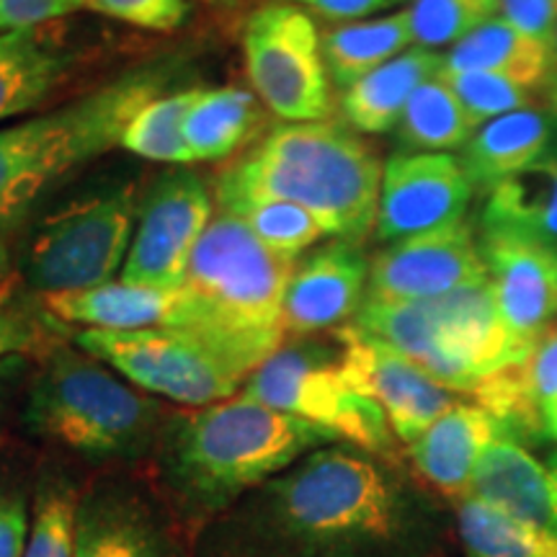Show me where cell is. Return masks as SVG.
<instances>
[{"label": "cell", "mask_w": 557, "mask_h": 557, "mask_svg": "<svg viewBox=\"0 0 557 557\" xmlns=\"http://www.w3.org/2000/svg\"><path fill=\"white\" fill-rule=\"evenodd\" d=\"M429 511L364 449L320 447L201 529L199 557H423Z\"/></svg>", "instance_id": "6da1fadb"}, {"label": "cell", "mask_w": 557, "mask_h": 557, "mask_svg": "<svg viewBox=\"0 0 557 557\" xmlns=\"http://www.w3.org/2000/svg\"><path fill=\"white\" fill-rule=\"evenodd\" d=\"M333 442L338 436L331 431L240 393L171 416L156 447L160 480L178 517L201 532L256 487Z\"/></svg>", "instance_id": "7a4b0ae2"}, {"label": "cell", "mask_w": 557, "mask_h": 557, "mask_svg": "<svg viewBox=\"0 0 557 557\" xmlns=\"http://www.w3.org/2000/svg\"><path fill=\"white\" fill-rule=\"evenodd\" d=\"M380 156L346 124L287 122L218 176L220 209L240 199L302 207L325 235L361 243L374 233L382 189Z\"/></svg>", "instance_id": "3957f363"}, {"label": "cell", "mask_w": 557, "mask_h": 557, "mask_svg": "<svg viewBox=\"0 0 557 557\" xmlns=\"http://www.w3.org/2000/svg\"><path fill=\"white\" fill-rule=\"evenodd\" d=\"M171 78L165 65L135 67L67 107L0 127V235L24 225L62 178L122 145L129 122Z\"/></svg>", "instance_id": "277c9868"}, {"label": "cell", "mask_w": 557, "mask_h": 557, "mask_svg": "<svg viewBox=\"0 0 557 557\" xmlns=\"http://www.w3.org/2000/svg\"><path fill=\"white\" fill-rule=\"evenodd\" d=\"M295 261L256 238L230 212L214 214L186 269L189 333H197L253 374L284 344L282 305Z\"/></svg>", "instance_id": "5b68a950"}, {"label": "cell", "mask_w": 557, "mask_h": 557, "mask_svg": "<svg viewBox=\"0 0 557 557\" xmlns=\"http://www.w3.org/2000/svg\"><path fill=\"white\" fill-rule=\"evenodd\" d=\"M24 423L37 438L90 462H129L156 447L163 413L103 361L54 346L32 382Z\"/></svg>", "instance_id": "8992f818"}, {"label": "cell", "mask_w": 557, "mask_h": 557, "mask_svg": "<svg viewBox=\"0 0 557 557\" xmlns=\"http://www.w3.org/2000/svg\"><path fill=\"white\" fill-rule=\"evenodd\" d=\"M135 181H107L58 201L18 248V276L37 297L103 287L127 261L137 222Z\"/></svg>", "instance_id": "52a82bcc"}, {"label": "cell", "mask_w": 557, "mask_h": 557, "mask_svg": "<svg viewBox=\"0 0 557 557\" xmlns=\"http://www.w3.org/2000/svg\"><path fill=\"white\" fill-rule=\"evenodd\" d=\"M243 395L346 438L369 455L393 449L385 410L348 377L341 344L297 338L278 346L243 385Z\"/></svg>", "instance_id": "ba28073f"}, {"label": "cell", "mask_w": 557, "mask_h": 557, "mask_svg": "<svg viewBox=\"0 0 557 557\" xmlns=\"http://www.w3.org/2000/svg\"><path fill=\"white\" fill-rule=\"evenodd\" d=\"M75 346L145 393L205 408L235 398L248 374L197 333L178 329L75 333Z\"/></svg>", "instance_id": "9c48e42d"}, {"label": "cell", "mask_w": 557, "mask_h": 557, "mask_svg": "<svg viewBox=\"0 0 557 557\" xmlns=\"http://www.w3.org/2000/svg\"><path fill=\"white\" fill-rule=\"evenodd\" d=\"M250 86L284 122H323L333 111L320 32L308 11L271 0L250 13L243 32Z\"/></svg>", "instance_id": "30bf717a"}, {"label": "cell", "mask_w": 557, "mask_h": 557, "mask_svg": "<svg viewBox=\"0 0 557 557\" xmlns=\"http://www.w3.org/2000/svg\"><path fill=\"white\" fill-rule=\"evenodd\" d=\"M212 191L194 171H169L150 184L137 209V227L122 284L173 292L184 287L191 253L209 222Z\"/></svg>", "instance_id": "8fae6325"}, {"label": "cell", "mask_w": 557, "mask_h": 557, "mask_svg": "<svg viewBox=\"0 0 557 557\" xmlns=\"http://www.w3.org/2000/svg\"><path fill=\"white\" fill-rule=\"evenodd\" d=\"M487 271L470 222L389 243L369 261L367 297L374 302H421L472 284Z\"/></svg>", "instance_id": "7c38bea8"}, {"label": "cell", "mask_w": 557, "mask_h": 557, "mask_svg": "<svg viewBox=\"0 0 557 557\" xmlns=\"http://www.w3.org/2000/svg\"><path fill=\"white\" fill-rule=\"evenodd\" d=\"M472 184L449 152H395L382 171L374 238L395 243L465 220Z\"/></svg>", "instance_id": "4fadbf2b"}, {"label": "cell", "mask_w": 557, "mask_h": 557, "mask_svg": "<svg viewBox=\"0 0 557 557\" xmlns=\"http://www.w3.org/2000/svg\"><path fill=\"white\" fill-rule=\"evenodd\" d=\"M354 387L385 410L389 429L400 442L413 444L431 423L459 406V393L429 377L398 351L364 336L346 323L333 331Z\"/></svg>", "instance_id": "5bb4252c"}, {"label": "cell", "mask_w": 557, "mask_h": 557, "mask_svg": "<svg viewBox=\"0 0 557 557\" xmlns=\"http://www.w3.org/2000/svg\"><path fill=\"white\" fill-rule=\"evenodd\" d=\"M478 246L508 333L532 348L557 320V248L504 227H483Z\"/></svg>", "instance_id": "9a60e30c"}, {"label": "cell", "mask_w": 557, "mask_h": 557, "mask_svg": "<svg viewBox=\"0 0 557 557\" xmlns=\"http://www.w3.org/2000/svg\"><path fill=\"white\" fill-rule=\"evenodd\" d=\"M369 259L361 243L320 246L292 271L282 305L284 336L310 338L344 329L367 297Z\"/></svg>", "instance_id": "2e32d148"}, {"label": "cell", "mask_w": 557, "mask_h": 557, "mask_svg": "<svg viewBox=\"0 0 557 557\" xmlns=\"http://www.w3.org/2000/svg\"><path fill=\"white\" fill-rule=\"evenodd\" d=\"M73 557H184V549L137 491L99 485L78 498Z\"/></svg>", "instance_id": "e0dca14e"}, {"label": "cell", "mask_w": 557, "mask_h": 557, "mask_svg": "<svg viewBox=\"0 0 557 557\" xmlns=\"http://www.w3.org/2000/svg\"><path fill=\"white\" fill-rule=\"evenodd\" d=\"M47 318L60 323L86 325L99 331H148V329H189V297L184 287L163 292L129 287L111 282L103 287L39 297Z\"/></svg>", "instance_id": "ac0fdd59"}, {"label": "cell", "mask_w": 557, "mask_h": 557, "mask_svg": "<svg viewBox=\"0 0 557 557\" xmlns=\"http://www.w3.org/2000/svg\"><path fill=\"white\" fill-rule=\"evenodd\" d=\"M508 517L557 537V472L504 434L480 457L470 493Z\"/></svg>", "instance_id": "d6986e66"}, {"label": "cell", "mask_w": 557, "mask_h": 557, "mask_svg": "<svg viewBox=\"0 0 557 557\" xmlns=\"http://www.w3.org/2000/svg\"><path fill=\"white\" fill-rule=\"evenodd\" d=\"M504 434H508L504 423L483 406L459 403L431 423L413 444H408V455L431 485L449 496H459L470 493L480 457Z\"/></svg>", "instance_id": "ffe728a7"}, {"label": "cell", "mask_w": 557, "mask_h": 557, "mask_svg": "<svg viewBox=\"0 0 557 557\" xmlns=\"http://www.w3.org/2000/svg\"><path fill=\"white\" fill-rule=\"evenodd\" d=\"M557 143V114L524 109L483 124L459 152L465 176L475 189L493 186L534 163Z\"/></svg>", "instance_id": "44dd1931"}, {"label": "cell", "mask_w": 557, "mask_h": 557, "mask_svg": "<svg viewBox=\"0 0 557 557\" xmlns=\"http://www.w3.org/2000/svg\"><path fill=\"white\" fill-rule=\"evenodd\" d=\"M472 398L513 438L542 436V416L557 400V329L540 338L519 364L480 382Z\"/></svg>", "instance_id": "7402d4cb"}, {"label": "cell", "mask_w": 557, "mask_h": 557, "mask_svg": "<svg viewBox=\"0 0 557 557\" xmlns=\"http://www.w3.org/2000/svg\"><path fill=\"white\" fill-rule=\"evenodd\" d=\"M444 70V54L429 47L413 45L398 58L364 75V78L341 90V116L346 127L364 135H385L398 127L403 111L418 86Z\"/></svg>", "instance_id": "603a6c76"}, {"label": "cell", "mask_w": 557, "mask_h": 557, "mask_svg": "<svg viewBox=\"0 0 557 557\" xmlns=\"http://www.w3.org/2000/svg\"><path fill=\"white\" fill-rule=\"evenodd\" d=\"M73 60L41 26L0 34V122L41 107L70 78Z\"/></svg>", "instance_id": "cb8c5ba5"}, {"label": "cell", "mask_w": 557, "mask_h": 557, "mask_svg": "<svg viewBox=\"0 0 557 557\" xmlns=\"http://www.w3.org/2000/svg\"><path fill=\"white\" fill-rule=\"evenodd\" d=\"M483 227L517 230L557 248V143L487 191Z\"/></svg>", "instance_id": "d4e9b609"}, {"label": "cell", "mask_w": 557, "mask_h": 557, "mask_svg": "<svg viewBox=\"0 0 557 557\" xmlns=\"http://www.w3.org/2000/svg\"><path fill=\"white\" fill-rule=\"evenodd\" d=\"M267 127L261 99L238 86L199 88L184 122V143L194 160H222L246 148Z\"/></svg>", "instance_id": "484cf974"}, {"label": "cell", "mask_w": 557, "mask_h": 557, "mask_svg": "<svg viewBox=\"0 0 557 557\" xmlns=\"http://www.w3.org/2000/svg\"><path fill=\"white\" fill-rule=\"evenodd\" d=\"M329 78L336 88L348 86L395 60L416 45L408 9L364 21L336 24L320 34Z\"/></svg>", "instance_id": "4316f807"}, {"label": "cell", "mask_w": 557, "mask_h": 557, "mask_svg": "<svg viewBox=\"0 0 557 557\" xmlns=\"http://www.w3.org/2000/svg\"><path fill=\"white\" fill-rule=\"evenodd\" d=\"M472 135L475 127L468 111L442 73L418 86L395 127V143L400 152L462 150Z\"/></svg>", "instance_id": "83f0119b"}, {"label": "cell", "mask_w": 557, "mask_h": 557, "mask_svg": "<svg viewBox=\"0 0 557 557\" xmlns=\"http://www.w3.org/2000/svg\"><path fill=\"white\" fill-rule=\"evenodd\" d=\"M457 529L468 557H557V537L475 496H465L459 504Z\"/></svg>", "instance_id": "f1b7e54d"}, {"label": "cell", "mask_w": 557, "mask_h": 557, "mask_svg": "<svg viewBox=\"0 0 557 557\" xmlns=\"http://www.w3.org/2000/svg\"><path fill=\"white\" fill-rule=\"evenodd\" d=\"M199 88H181L169 96H158L135 120L122 137V148L132 156L156 160V163L184 165L191 163V152L184 143V122Z\"/></svg>", "instance_id": "f546056e"}, {"label": "cell", "mask_w": 557, "mask_h": 557, "mask_svg": "<svg viewBox=\"0 0 557 557\" xmlns=\"http://www.w3.org/2000/svg\"><path fill=\"white\" fill-rule=\"evenodd\" d=\"M220 212L240 218L263 246L289 261H297L325 235V230L310 212L282 199H240L222 207Z\"/></svg>", "instance_id": "4dcf8cb0"}, {"label": "cell", "mask_w": 557, "mask_h": 557, "mask_svg": "<svg viewBox=\"0 0 557 557\" xmlns=\"http://www.w3.org/2000/svg\"><path fill=\"white\" fill-rule=\"evenodd\" d=\"M444 75V73H442ZM449 86L455 88L459 103L468 111L472 127L498 120V116L513 114L524 109H547L549 99L537 88H527L517 81L500 78L493 73H462V75H444Z\"/></svg>", "instance_id": "1f68e13d"}, {"label": "cell", "mask_w": 557, "mask_h": 557, "mask_svg": "<svg viewBox=\"0 0 557 557\" xmlns=\"http://www.w3.org/2000/svg\"><path fill=\"white\" fill-rule=\"evenodd\" d=\"M410 24L418 47H455L478 26L498 16L496 0H410Z\"/></svg>", "instance_id": "d6a6232c"}, {"label": "cell", "mask_w": 557, "mask_h": 557, "mask_svg": "<svg viewBox=\"0 0 557 557\" xmlns=\"http://www.w3.org/2000/svg\"><path fill=\"white\" fill-rule=\"evenodd\" d=\"M75 511H78V498L67 483L50 480L41 485L24 557H73Z\"/></svg>", "instance_id": "836d02e7"}, {"label": "cell", "mask_w": 557, "mask_h": 557, "mask_svg": "<svg viewBox=\"0 0 557 557\" xmlns=\"http://www.w3.org/2000/svg\"><path fill=\"white\" fill-rule=\"evenodd\" d=\"M86 9L148 32H176L191 13V0H86Z\"/></svg>", "instance_id": "e575fe53"}, {"label": "cell", "mask_w": 557, "mask_h": 557, "mask_svg": "<svg viewBox=\"0 0 557 557\" xmlns=\"http://www.w3.org/2000/svg\"><path fill=\"white\" fill-rule=\"evenodd\" d=\"M78 9H86L83 0H0V34L39 29Z\"/></svg>", "instance_id": "d590c367"}, {"label": "cell", "mask_w": 557, "mask_h": 557, "mask_svg": "<svg viewBox=\"0 0 557 557\" xmlns=\"http://www.w3.org/2000/svg\"><path fill=\"white\" fill-rule=\"evenodd\" d=\"M47 344L45 323L18 305L0 302V361L29 354Z\"/></svg>", "instance_id": "8d00e7d4"}, {"label": "cell", "mask_w": 557, "mask_h": 557, "mask_svg": "<svg viewBox=\"0 0 557 557\" xmlns=\"http://www.w3.org/2000/svg\"><path fill=\"white\" fill-rule=\"evenodd\" d=\"M498 16L529 37L553 41L557 29V0H496Z\"/></svg>", "instance_id": "74e56055"}, {"label": "cell", "mask_w": 557, "mask_h": 557, "mask_svg": "<svg viewBox=\"0 0 557 557\" xmlns=\"http://www.w3.org/2000/svg\"><path fill=\"white\" fill-rule=\"evenodd\" d=\"M282 3L299 5L302 11L333 21V24H348V21L374 18L382 11L398 9L410 0H282Z\"/></svg>", "instance_id": "f35d334b"}, {"label": "cell", "mask_w": 557, "mask_h": 557, "mask_svg": "<svg viewBox=\"0 0 557 557\" xmlns=\"http://www.w3.org/2000/svg\"><path fill=\"white\" fill-rule=\"evenodd\" d=\"M29 532V513L24 500L0 493V557H24Z\"/></svg>", "instance_id": "ab89813d"}, {"label": "cell", "mask_w": 557, "mask_h": 557, "mask_svg": "<svg viewBox=\"0 0 557 557\" xmlns=\"http://www.w3.org/2000/svg\"><path fill=\"white\" fill-rule=\"evenodd\" d=\"M16 278H18V267L16 261H13L9 243H5L3 235H0V302H9L13 297Z\"/></svg>", "instance_id": "60d3db41"}, {"label": "cell", "mask_w": 557, "mask_h": 557, "mask_svg": "<svg viewBox=\"0 0 557 557\" xmlns=\"http://www.w3.org/2000/svg\"><path fill=\"white\" fill-rule=\"evenodd\" d=\"M542 436L557 438V400L542 416Z\"/></svg>", "instance_id": "b9f144b4"}, {"label": "cell", "mask_w": 557, "mask_h": 557, "mask_svg": "<svg viewBox=\"0 0 557 557\" xmlns=\"http://www.w3.org/2000/svg\"><path fill=\"white\" fill-rule=\"evenodd\" d=\"M18 364H21V359H18V357L0 361V400H3V387H5V382H9L11 372H13V369H16Z\"/></svg>", "instance_id": "7bdbcfd3"}, {"label": "cell", "mask_w": 557, "mask_h": 557, "mask_svg": "<svg viewBox=\"0 0 557 557\" xmlns=\"http://www.w3.org/2000/svg\"><path fill=\"white\" fill-rule=\"evenodd\" d=\"M549 52H553V65L557 67V29H555L553 41H549Z\"/></svg>", "instance_id": "ee69618b"}, {"label": "cell", "mask_w": 557, "mask_h": 557, "mask_svg": "<svg viewBox=\"0 0 557 557\" xmlns=\"http://www.w3.org/2000/svg\"><path fill=\"white\" fill-rule=\"evenodd\" d=\"M549 468H553V470L557 472V451H555V455H553V457H549Z\"/></svg>", "instance_id": "f6af8a7d"}, {"label": "cell", "mask_w": 557, "mask_h": 557, "mask_svg": "<svg viewBox=\"0 0 557 557\" xmlns=\"http://www.w3.org/2000/svg\"><path fill=\"white\" fill-rule=\"evenodd\" d=\"M83 3H86V0H83Z\"/></svg>", "instance_id": "bcb514c9"}]
</instances>
